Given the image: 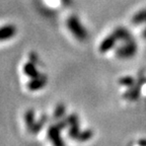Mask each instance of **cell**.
I'll list each match as a JSON object with an SVG mask.
<instances>
[{"label": "cell", "instance_id": "6da1fadb", "mask_svg": "<svg viewBox=\"0 0 146 146\" xmlns=\"http://www.w3.org/2000/svg\"><path fill=\"white\" fill-rule=\"evenodd\" d=\"M67 27L69 29L71 34L80 42L85 41L88 36L87 31L85 30V27L82 25V23H80L76 15L69 16V18L67 19Z\"/></svg>", "mask_w": 146, "mask_h": 146}, {"label": "cell", "instance_id": "7a4b0ae2", "mask_svg": "<svg viewBox=\"0 0 146 146\" xmlns=\"http://www.w3.org/2000/svg\"><path fill=\"white\" fill-rule=\"evenodd\" d=\"M137 53V44L135 40L124 42L116 50V56L119 59H130Z\"/></svg>", "mask_w": 146, "mask_h": 146}, {"label": "cell", "instance_id": "3957f363", "mask_svg": "<svg viewBox=\"0 0 146 146\" xmlns=\"http://www.w3.org/2000/svg\"><path fill=\"white\" fill-rule=\"evenodd\" d=\"M60 132H61V130L56 125L49 126L48 130H47L49 139L51 140L54 146H65V142L62 140Z\"/></svg>", "mask_w": 146, "mask_h": 146}, {"label": "cell", "instance_id": "277c9868", "mask_svg": "<svg viewBox=\"0 0 146 146\" xmlns=\"http://www.w3.org/2000/svg\"><path fill=\"white\" fill-rule=\"evenodd\" d=\"M117 42H118V40H117L116 36L112 33L110 36H106L105 39L102 41V43H100V52L107 53V52H109V51H111L115 46H116Z\"/></svg>", "mask_w": 146, "mask_h": 146}, {"label": "cell", "instance_id": "5b68a950", "mask_svg": "<svg viewBox=\"0 0 146 146\" xmlns=\"http://www.w3.org/2000/svg\"><path fill=\"white\" fill-rule=\"evenodd\" d=\"M16 27L13 25H5L0 27V42L12 39L16 35Z\"/></svg>", "mask_w": 146, "mask_h": 146}, {"label": "cell", "instance_id": "8992f818", "mask_svg": "<svg viewBox=\"0 0 146 146\" xmlns=\"http://www.w3.org/2000/svg\"><path fill=\"white\" fill-rule=\"evenodd\" d=\"M47 81H48L47 77H46L45 75H43V74H41V75L38 76V77L32 78V80L27 83V87L32 91L39 90V89L43 88L44 86H46Z\"/></svg>", "mask_w": 146, "mask_h": 146}, {"label": "cell", "instance_id": "52a82bcc", "mask_svg": "<svg viewBox=\"0 0 146 146\" xmlns=\"http://www.w3.org/2000/svg\"><path fill=\"white\" fill-rule=\"evenodd\" d=\"M113 34L116 36L117 40L118 41H121V42H128L130 41V40H133V36L131 35V33L126 29V27H117L116 30L113 32Z\"/></svg>", "mask_w": 146, "mask_h": 146}, {"label": "cell", "instance_id": "ba28073f", "mask_svg": "<svg viewBox=\"0 0 146 146\" xmlns=\"http://www.w3.org/2000/svg\"><path fill=\"white\" fill-rule=\"evenodd\" d=\"M23 72H25V75H27L31 78L38 77V76L41 75V73L38 71V69H36V64L32 61L27 62V64H25V66H23Z\"/></svg>", "mask_w": 146, "mask_h": 146}, {"label": "cell", "instance_id": "9c48e42d", "mask_svg": "<svg viewBox=\"0 0 146 146\" xmlns=\"http://www.w3.org/2000/svg\"><path fill=\"white\" fill-rule=\"evenodd\" d=\"M48 122V117L47 115H43L41 118L36 121V123L32 126V128L29 129V132L32 133V134H36V133H39L40 131L43 129V127L45 126V124Z\"/></svg>", "mask_w": 146, "mask_h": 146}, {"label": "cell", "instance_id": "30bf717a", "mask_svg": "<svg viewBox=\"0 0 146 146\" xmlns=\"http://www.w3.org/2000/svg\"><path fill=\"white\" fill-rule=\"evenodd\" d=\"M132 23L134 25H140V23H146V9H142L137 13H135L132 18ZM143 36L146 38V27L143 31Z\"/></svg>", "mask_w": 146, "mask_h": 146}, {"label": "cell", "instance_id": "8fae6325", "mask_svg": "<svg viewBox=\"0 0 146 146\" xmlns=\"http://www.w3.org/2000/svg\"><path fill=\"white\" fill-rule=\"evenodd\" d=\"M139 94H140V88L138 86H135V87H132L131 89H129V90L124 94V98L129 100H135L138 98Z\"/></svg>", "mask_w": 146, "mask_h": 146}, {"label": "cell", "instance_id": "7c38bea8", "mask_svg": "<svg viewBox=\"0 0 146 146\" xmlns=\"http://www.w3.org/2000/svg\"><path fill=\"white\" fill-rule=\"evenodd\" d=\"M25 124H27V130L32 128V126L36 123V119H35V111L34 110H29L25 115Z\"/></svg>", "mask_w": 146, "mask_h": 146}, {"label": "cell", "instance_id": "4fadbf2b", "mask_svg": "<svg viewBox=\"0 0 146 146\" xmlns=\"http://www.w3.org/2000/svg\"><path fill=\"white\" fill-rule=\"evenodd\" d=\"M65 114H66V107L64 105H62V104H60V105H58L57 108L55 109L53 118H54L55 120H61V119L65 116Z\"/></svg>", "mask_w": 146, "mask_h": 146}, {"label": "cell", "instance_id": "5bb4252c", "mask_svg": "<svg viewBox=\"0 0 146 146\" xmlns=\"http://www.w3.org/2000/svg\"><path fill=\"white\" fill-rule=\"evenodd\" d=\"M92 135H94V132H92V130H90V129H86V130L84 131H80L79 135H78L77 137V141H80V142H84V141H87V140H89L92 137Z\"/></svg>", "mask_w": 146, "mask_h": 146}, {"label": "cell", "instance_id": "9a60e30c", "mask_svg": "<svg viewBox=\"0 0 146 146\" xmlns=\"http://www.w3.org/2000/svg\"><path fill=\"white\" fill-rule=\"evenodd\" d=\"M79 133H80L79 125L78 126H70V128H69V130H68V135L71 139H73V140L77 139Z\"/></svg>", "mask_w": 146, "mask_h": 146}, {"label": "cell", "instance_id": "2e32d148", "mask_svg": "<svg viewBox=\"0 0 146 146\" xmlns=\"http://www.w3.org/2000/svg\"><path fill=\"white\" fill-rule=\"evenodd\" d=\"M66 121L68 123V126H78L79 125V119H78L77 115L72 114L70 116L66 117Z\"/></svg>", "mask_w": 146, "mask_h": 146}, {"label": "cell", "instance_id": "e0dca14e", "mask_svg": "<svg viewBox=\"0 0 146 146\" xmlns=\"http://www.w3.org/2000/svg\"><path fill=\"white\" fill-rule=\"evenodd\" d=\"M120 83L122 85H125V86H133L134 85V79L132 77H124V78H121L120 79Z\"/></svg>", "mask_w": 146, "mask_h": 146}, {"label": "cell", "instance_id": "ac0fdd59", "mask_svg": "<svg viewBox=\"0 0 146 146\" xmlns=\"http://www.w3.org/2000/svg\"><path fill=\"white\" fill-rule=\"evenodd\" d=\"M56 126H57L58 128H59L60 130H64L65 128L68 126V123H67L66 119H64V120H60L59 122H57V124H56Z\"/></svg>", "mask_w": 146, "mask_h": 146}, {"label": "cell", "instance_id": "d6986e66", "mask_svg": "<svg viewBox=\"0 0 146 146\" xmlns=\"http://www.w3.org/2000/svg\"><path fill=\"white\" fill-rule=\"evenodd\" d=\"M31 61L34 62L35 64H36V62L39 61V60H38V58H36V54H35V53H33V54H31Z\"/></svg>", "mask_w": 146, "mask_h": 146}, {"label": "cell", "instance_id": "ffe728a7", "mask_svg": "<svg viewBox=\"0 0 146 146\" xmlns=\"http://www.w3.org/2000/svg\"><path fill=\"white\" fill-rule=\"evenodd\" d=\"M62 2L64 3V4H66V5H69L71 3V0H62Z\"/></svg>", "mask_w": 146, "mask_h": 146}]
</instances>
